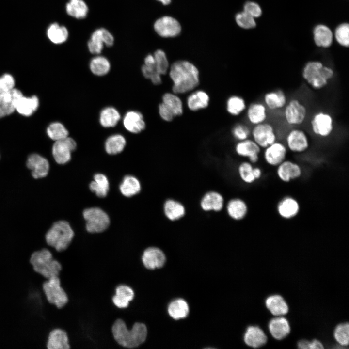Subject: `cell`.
Segmentation results:
<instances>
[{"label": "cell", "mask_w": 349, "mask_h": 349, "mask_svg": "<svg viewBox=\"0 0 349 349\" xmlns=\"http://www.w3.org/2000/svg\"><path fill=\"white\" fill-rule=\"evenodd\" d=\"M42 289L48 302L58 308H63L68 302V297L61 286L58 276L51 277L43 283Z\"/></svg>", "instance_id": "9c48e42d"}, {"label": "cell", "mask_w": 349, "mask_h": 349, "mask_svg": "<svg viewBox=\"0 0 349 349\" xmlns=\"http://www.w3.org/2000/svg\"><path fill=\"white\" fill-rule=\"evenodd\" d=\"M209 97L202 90L196 91L189 95L187 99V106L190 110L197 111L206 108L209 104Z\"/></svg>", "instance_id": "1f68e13d"}, {"label": "cell", "mask_w": 349, "mask_h": 349, "mask_svg": "<svg viewBox=\"0 0 349 349\" xmlns=\"http://www.w3.org/2000/svg\"><path fill=\"white\" fill-rule=\"evenodd\" d=\"M76 147L75 140L68 136L55 141L52 148V154L55 161L59 164H64L69 162L71 158V153Z\"/></svg>", "instance_id": "5bb4252c"}, {"label": "cell", "mask_w": 349, "mask_h": 349, "mask_svg": "<svg viewBox=\"0 0 349 349\" xmlns=\"http://www.w3.org/2000/svg\"><path fill=\"white\" fill-rule=\"evenodd\" d=\"M115 340L123 347L128 348L137 347L143 343L147 336V328L143 323H134L131 330L127 329L125 322L117 319L112 327Z\"/></svg>", "instance_id": "3957f363"}, {"label": "cell", "mask_w": 349, "mask_h": 349, "mask_svg": "<svg viewBox=\"0 0 349 349\" xmlns=\"http://www.w3.org/2000/svg\"><path fill=\"white\" fill-rule=\"evenodd\" d=\"M66 11L70 16L81 19L87 16L89 8L83 0H69L66 4Z\"/></svg>", "instance_id": "836d02e7"}, {"label": "cell", "mask_w": 349, "mask_h": 349, "mask_svg": "<svg viewBox=\"0 0 349 349\" xmlns=\"http://www.w3.org/2000/svg\"><path fill=\"white\" fill-rule=\"evenodd\" d=\"M126 144L125 137L119 134L109 136L105 143V149L106 152L110 155H115L121 152Z\"/></svg>", "instance_id": "b9f144b4"}, {"label": "cell", "mask_w": 349, "mask_h": 349, "mask_svg": "<svg viewBox=\"0 0 349 349\" xmlns=\"http://www.w3.org/2000/svg\"><path fill=\"white\" fill-rule=\"evenodd\" d=\"M141 188L138 179L132 175L126 176L119 187L121 193L127 197L138 194L141 190Z\"/></svg>", "instance_id": "ab89813d"}, {"label": "cell", "mask_w": 349, "mask_h": 349, "mask_svg": "<svg viewBox=\"0 0 349 349\" xmlns=\"http://www.w3.org/2000/svg\"><path fill=\"white\" fill-rule=\"evenodd\" d=\"M134 296L132 288L126 285H120L116 289V294L113 297L112 301L117 307L124 308L127 307Z\"/></svg>", "instance_id": "d6a6232c"}, {"label": "cell", "mask_w": 349, "mask_h": 349, "mask_svg": "<svg viewBox=\"0 0 349 349\" xmlns=\"http://www.w3.org/2000/svg\"><path fill=\"white\" fill-rule=\"evenodd\" d=\"M309 127L311 133L316 138L327 139L332 136L334 131V117L330 112L318 110L310 117Z\"/></svg>", "instance_id": "8992f818"}, {"label": "cell", "mask_w": 349, "mask_h": 349, "mask_svg": "<svg viewBox=\"0 0 349 349\" xmlns=\"http://www.w3.org/2000/svg\"><path fill=\"white\" fill-rule=\"evenodd\" d=\"M262 149L252 139L238 141L235 147L236 154L243 158L248 159V161L255 165L260 159Z\"/></svg>", "instance_id": "2e32d148"}, {"label": "cell", "mask_w": 349, "mask_h": 349, "mask_svg": "<svg viewBox=\"0 0 349 349\" xmlns=\"http://www.w3.org/2000/svg\"><path fill=\"white\" fill-rule=\"evenodd\" d=\"M159 111L160 117L163 120L167 122H170L173 120L174 117L171 112L165 107V106L161 103L159 106Z\"/></svg>", "instance_id": "9f6ffc18"}, {"label": "cell", "mask_w": 349, "mask_h": 349, "mask_svg": "<svg viewBox=\"0 0 349 349\" xmlns=\"http://www.w3.org/2000/svg\"><path fill=\"white\" fill-rule=\"evenodd\" d=\"M48 349H68L70 348L66 333L63 330L56 329L49 333L47 343Z\"/></svg>", "instance_id": "f546056e"}, {"label": "cell", "mask_w": 349, "mask_h": 349, "mask_svg": "<svg viewBox=\"0 0 349 349\" xmlns=\"http://www.w3.org/2000/svg\"><path fill=\"white\" fill-rule=\"evenodd\" d=\"M156 33L162 37H174L181 32V27L179 22L170 16H164L158 19L154 24Z\"/></svg>", "instance_id": "e0dca14e"}, {"label": "cell", "mask_w": 349, "mask_h": 349, "mask_svg": "<svg viewBox=\"0 0 349 349\" xmlns=\"http://www.w3.org/2000/svg\"><path fill=\"white\" fill-rule=\"evenodd\" d=\"M268 309L275 316H282L287 314L288 311V305L279 295H273L268 297L265 301Z\"/></svg>", "instance_id": "4dcf8cb0"}, {"label": "cell", "mask_w": 349, "mask_h": 349, "mask_svg": "<svg viewBox=\"0 0 349 349\" xmlns=\"http://www.w3.org/2000/svg\"><path fill=\"white\" fill-rule=\"evenodd\" d=\"M200 206L205 212H220L224 206V197L218 191L215 190L207 191L201 198Z\"/></svg>", "instance_id": "44dd1931"}, {"label": "cell", "mask_w": 349, "mask_h": 349, "mask_svg": "<svg viewBox=\"0 0 349 349\" xmlns=\"http://www.w3.org/2000/svg\"><path fill=\"white\" fill-rule=\"evenodd\" d=\"M26 166L31 171L32 177L36 179L47 176L49 171V163L43 156L36 153L29 155L26 161Z\"/></svg>", "instance_id": "d6986e66"}, {"label": "cell", "mask_w": 349, "mask_h": 349, "mask_svg": "<svg viewBox=\"0 0 349 349\" xmlns=\"http://www.w3.org/2000/svg\"><path fill=\"white\" fill-rule=\"evenodd\" d=\"M90 190L99 197H105L109 191V183L107 177L102 174H96L90 185Z\"/></svg>", "instance_id": "60d3db41"}, {"label": "cell", "mask_w": 349, "mask_h": 349, "mask_svg": "<svg viewBox=\"0 0 349 349\" xmlns=\"http://www.w3.org/2000/svg\"><path fill=\"white\" fill-rule=\"evenodd\" d=\"M244 11L254 18L259 17L262 13L260 7L257 3L248 1L244 5Z\"/></svg>", "instance_id": "11a10c76"}, {"label": "cell", "mask_w": 349, "mask_h": 349, "mask_svg": "<svg viewBox=\"0 0 349 349\" xmlns=\"http://www.w3.org/2000/svg\"><path fill=\"white\" fill-rule=\"evenodd\" d=\"M169 76L173 81L174 94H184L195 88L199 83V73L191 63L185 60L174 62L171 66Z\"/></svg>", "instance_id": "6da1fadb"}, {"label": "cell", "mask_w": 349, "mask_h": 349, "mask_svg": "<svg viewBox=\"0 0 349 349\" xmlns=\"http://www.w3.org/2000/svg\"><path fill=\"white\" fill-rule=\"evenodd\" d=\"M144 266L148 269L153 270L162 267L166 260L165 255L160 249L151 247L143 252L142 257Z\"/></svg>", "instance_id": "cb8c5ba5"}, {"label": "cell", "mask_w": 349, "mask_h": 349, "mask_svg": "<svg viewBox=\"0 0 349 349\" xmlns=\"http://www.w3.org/2000/svg\"><path fill=\"white\" fill-rule=\"evenodd\" d=\"M269 329L272 336L277 340L284 338L290 331L289 322L284 317L271 319L269 323Z\"/></svg>", "instance_id": "f1b7e54d"}, {"label": "cell", "mask_w": 349, "mask_h": 349, "mask_svg": "<svg viewBox=\"0 0 349 349\" xmlns=\"http://www.w3.org/2000/svg\"><path fill=\"white\" fill-rule=\"evenodd\" d=\"M276 174L281 181L287 183L301 177L303 170L298 162L286 159L276 167Z\"/></svg>", "instance_id": "9a60e30c"}, {"label": "cell", "mask_w": 349, "mask_h": 349, "mask_svg": "<svg viewBox=\"0 0 349 349\" xmlns=\"http://www.w3.org/2000/svg\"><path fill=\"white\" fill-rule=\"evenodd\" d=\"M22 95V93L15 88L0 93V119L15 111L18 100Z\"/></svg>", "instance_id": "7402d4cb"}, {"label": "cell", "mask_w": 349, "mask_h": 349, "mask_svg": "<svg viewBox=\"0 0 349 349\" xmlns=\"http://www.w3.org/2000/svg\"><path fill=\"white\" fill-rule=\"evenodd\" d=\"M162 103L171 112L174 117L180 116L183 112L181 99L174 93H166L162 96Z\"/></svg>", "instance_id": "74e56055"}, {"label": "cell", "mask_w": 349, "mask_h": 349, "mask_svg": "<svg viewBox=\"0 0 349 349\" xmlns=\"http://www.w3.org/2000/svg\"><path fill=\"white\" fill-rule=\"evenodd\" d=\"M254 166L248 161H243L238 166V176L243 183L252 184L257 181L254 173Z\"/></svg>", "instance_id": "f6af8a7d"}, {"label": "cell", "mask_w": 349, "mask_h": 349, "mask_svg": "<svg viewBox=\"0 0 349 349\" xmlns=\"http://www.w3.org/2000/svg\"><path fill=\"white\" fill-rule=\"evenodd\" d=\"M189 306L186 301L182 299H177L172 301L168 308V313L174 319L185 318L188 314Z\"/></svg>", "instance_id": "ee69618b"}, {"label": "cell", "mask_w": 349, "mask_h": 349, "mask_svg": "<svg viewBox=\"0 0 349 349\" xmlns=\"http://www.w3.org/2000/svg\"><path fill=\"white\" fill-rule=\"evenodd\" d=\"M303 80L311 89L322 90L326 88L334 79L335 73L331 66L319 61H310L301 70Z\"/></svg>", "instance_id": "7a4b0ae2"}, {"label": "cell", "mask_w": 349, "mask_h": 349, "mask_svg": "<svg viewBox=\"0 0 349 349\" xmlns=\"http://www.w3.org/2000/svg\"><path fill=\"white\" fill-rule=\"evenodd\" d=\"M288 152L284 142L277 140L263 149L262 155L267 165L276 168L287 159Z\"/></svg>", "instance_id": "7c38bea8"}, {"label": "cell", "mask_w": 349, "mask_h": 349, "mask_svg": "<svg viewBox=\"0 0 349 349\" xmlns=\"http://www.w3.org/2000/svg\"><path fill=\"white\" fill-rule=\"evenodd\" d=\"M14 85L15 80L11 75L5 74L0 77V93L11 91Z\"/></svg>", "instance_id": "db71d44e"}, {"label": "cell", "mask_w": 349, "mask_h": 349, "mask_svg": "<svg viewBox=\"0 0 349 349\" xmlns=\"http://www.w3.org/2000/svg\"><path fill=\"white\" fill-rule=\"evenodd\" d=\"M235 20L237 24L244 29H251L256 26L254 18L244 11L238 13Z\"/></svg>", "instance_id": "f5cc1de1"}, {"label": "cell", "mask_w": 349, "mask_h": 349, "mask_svg": "<svg viewBox=\"0 0 349 349\" xmlns=\"http://www.w3.org/2000/svg\"><path fill=\"white\" fill-rule=\"evenodd\" d=\"M83 215L86 221V228L90 233H99L105 230L110 224V219L107 213L98 207L85 209Z\"/></svg>", "instance_id": "30bf717a"}, {"label": "cell", "mask_w": 349, "mask_h": 349, "mask_svg": "<svg viewBox=\"0 0 349 349\" xmlns=\"http://www.w3.org/2000/svg\"><path fill=\"white\" fill-rule=\"evenodd\" d=\"M251 129L249 127L243 123L236 124L232 130L233 137L237 141H240L249 138L251 136Z\"/></svg>", "instance_id": "f907efd6"}, {"label": "cell", "mask_w": 349, "mask_h": 349, "mask_svg": "<svg viewBox=\"0 0 349 349\" xmlns=\"http://www.w3.org/2000/svg\"><path fill=\"white\" fill-rule=\"evenodd\" d=\"M156 0L160 2L162 4H163V5H165L169 4L171 2V0Z\"/></svg>", "instance_id": "91938a15"}, {"label": "cell", "mask_w": 349, "mask_h": 349, "mask_svg": "<svg viewBox=\"0 0 349 349\" xmlns=\"http://www.w3.org/2000/svg\"><path fill=\"white\" fill-rule=\"evenodd\" d=\"M157 72L160 75H165L168 69L169 63L165 53L162 50H157L153 54Z\"/></svg>", "instance_id": "681fc988"}, {"label": "cell", "mask_w": 349, "mask_h": 349, "mask_svg": "<svg viewBox=\"0 0 349 349\" xmlns=\"http://www.w3.org/2000/svg\"><path fill=\"white\" fill-rule=\"evenodd\" d=\"M245 343L253 348H258L264 345L267 341V337L263 331L258 326H251L248 327L244 334Z\"/></svg>", "instance_id": "83f0119b"}, {"label": "cell", "mask_w": 349, "mask_h": 349, "mask_svg": "<svg viewBox=\"0 0 349 349\" xmlns=\"http://www.w3.org/2000/svg\"><path fill=\"white\" fill-rule=\"evenodd\" d=\"M228 216L232 220L240 221L244 219L249 212L248 204L243 199L235 197L230 199L226 205Z\"/></svg>", "instance_id": "d4e9b609"}, {"label": "cell", "mask_w": 349, "mask_h": 349, "mask_svg": "<svg viewBox=\"0 0 349 349\" xmlns=\"http://www.w3.org/2000/svg\"><path fill=\"white\" fill-rule=\"evenodd\" d=\"M288 101L286 93L281 89L268 91L262 97V102L269 111H276L283 109Z\"/></svg>", "instance_id": "ffe728a7"}, {"label": "cell", "mask_w": 349, "mask_h": 349, "mask_svg": "<svg viewBox=\"0 0 349 349\" xmlns=\"http://www.w3.org/2000/svg\"><path fill=\"white\" fill-rule=\"evenodd\" d=\"M123 123L125 128L130 132L138 133L145 128L142 114L136 111H130L125 115Z\"/></svg>", "instance_id": "4316f807"}, {"label": "cell", "mask_w": 349, "mask_h": 349, "mask_svg": "<svg viewBox=\"0 0 349 349\" xmlns=\"http://www.w3.org/2000/svg\"><path fill=\"white\" fill-rule=\"evenodd\" d=\"M163 209L166 218L172 222L180 220L186 213L185 206L180 201L173 198L167 199L164 201Z\"/></svg>", "instance_id": "484cf974"}, {"label": "cell", "mask_w": 349, "mask_h": 349, "mask_svg": "<svg viewBox=\"0 0 349 349\" xmlns=\"http://www.w3.org/2000/svg\"><path fill=\"white\" fill-rule=\"evenodd\" d=\"M114 42V37L110 31L105 28H100L92 33L87 43V47L91 53L98 55L102 52L104 45L111 47Z\"/></svg>", "instance_id": "4fadbf2b"}, {"label": "cell", "mask_w": 349, "mask_h": 349, "mask_svg": "<svg viewBox=\"0 0 349 349\" xmlns=\"http://www.w3.org/2000/svg\"><path fill=\"white\" fill-rule=\"evenodd\" d=\"M252 139L263 149L278 140V135L273 125L269 122L253 126L251 131Z\"/></svg>", "instance_id": "8fae6325"}, {"label": "cell", "mask_w": 349, "mask_h": 349, "mask_svg": "<svg viewBox=\"0 0 349 349\" xmlns=\"http://www.w3.org/2000/svg\"><path fill=\"white\" fill-rule=\"evenodd\" d=\"M39 100L36 96L27 97L22 95L18 100L16 110L20 114L29 116L37 110Z\"/></svg>", "instance_id": "e575fe53"}, {"label": "cell", "mask_w": 349, "mask_h": 349, "mask_svg": "<svg viewBox=\"0 0 349 349\" xmlns=\"http://www.w3.org/2000/svg\"><path fill=\"white\" fill-rule=\"evenodd\" d=\"M334 336L338 343L343 346L349 345V325L348 322L338 325L334 331Z\"/></svg>", "instance_id": "c3c4849f"}, {"label": "cell", "mask_w": 349, "mask_h": 349, "mask_svg": "<svg viewBox=\"0 0 349 349\" xmlns=\"http://www.w3.org/2000/svg\"><path fill=\"white\" fill-rule=\"evenodd\" d=\"M89 67L93 74L98 76H102L109 72L111 64L107 58L98 55L91 60Z\"/></svg>", "instance_id": "7bdbcfd3"}, {"label": "cell", "mask_w": 349, "mask_h": 349, "mask_svg": "<svg viewBox=\"0 0 349 349\" xmlns=\"http://www.w3.org/2000/svg\"><path fill=\"white\" fill-rule=\"evenodd\" d=\"M284 143L288 151L296 154L305 153L311 146L309 135L300 127H291L286 132Z\"/></svg>", "instance_id": "ba28073f"}, {"label": "cell", "mask_w": 349, "mask_h": 349, "mask_svg": "<svg viewBox=\"0 0 349 349\" xmlns=\"http://www.w3.org/2000/svg\"><path fill=\"white\" fill-rule=\"evenodd\" d=\"M308 109L300 98L293 97L288 101L283 109V116L285 123L291 127H301L307 120Z\"/></svg>", "instance_id": "52a82bcc"}, {"label": "cell", "mask_w": 349, "mask_h": 349, "mask_svg": "<svg viewBox=\"0 0 349 349\" xmlns=\"http://www.w3.org/2000/svg\"><path fill=\"white\" fill-rule=\"evenodd\" d=\"M119 111L112 107L104 108L100 112L99 122L101 125L106 128L115 127L120 119Z\"/></svg>", "instance_id": "d590c367"}, {"label": "cell", "mask_w": 349, "mask_h": 349, "mask_svg": "<svg viewBox=\"0 0 349 349\" xmlns=\"http://www.w3.org/2000/svg\"><path fill=\"white\" fill-rule=\"evenodd\" d=\"M246 108L245 100L240 96L232 95L227 101L226 109L229 113L232 115H239Z\"/></svg>", "instance_id": "bcb514c9"}, {"label": "cell", "mask_w": 349, "mask_h": 349, "mask_svg": "<svg viewBox=\"0 0 349 349\" xmlns=\"http://www.w3.org/2000/svg\"><path fill=\"white\" fill-rule=\"evenodd\" d=\"M246 118L248 122L254 126L267 121L268 110L262 101H254L246 108Z\"/></svg>", "instance_id": "603a6c76"}, {"label": "cell", "mask_w": 349, "mask_h": 349, "mask_svg": "<svg viewBox=\"0 0 349 349\" xmlns=\"http://www.w3.org/2000/svg\"><path fill=\"white\" fill-rule=\"evenodd\" d=\"M335 38L341 45L348 47L349 45V26L348 23L340 25L335 31Z\"/></svg>", "instance_id": "816d5d0a"}, {"label": "cell", "mask_w": 349, "mask_h": 349, "mask_svg": "<svg viewBox=\"0 0 349 349\" xmlns=\"http://www.w3.org/2000/svg\"><path fill=\"white\" fill-rule=\"evenodd\" d=\"M310 342L311 341L306 340L300 341L298 343V347L301 349H310Z\"/></svg>", "instance_id": "680465c9"}, {"label": "cell", "mask_w": 349, "mask_h": 349, "mask_svg": "<svg viewBox=\"0 0 349 349\" xmlns=\"http://www.w3.org/2000/svg\"><path fill=\"white\" fill-rule=\"evenodd\" d=\"M276 208L278 215L281 218L290 220L298 215L301 206L296 198L290 195H286L278 202Z\"/></svg>", "instance_id": "ac0fdd59"}, {"label": "cell", "mask_w": 349, "mask_h": 349, "mask_svg": "<svg viewBox=\"0 0 349 349\" xmlns=\"http://www.w3.org/2000/svg\"><path fill=\"white\" fill-rule=\"evenodd\" d=\"M324 349L322 344L318 340L314 339L310 342V349Z\"/></svg>", "instance_id": "6f0895ef"}, {"label": "cell", "mask_w": 349, "mask_h": 349, "mask_svg": "<svg viewBox=\"0 0 349 349\" xmlns=\"http://www.w3.org/2000/svg\"><path fill=\"white\" fill-rule=\"evenodd\" d=\"M74 235L69 223L65 221L54 222L45 235L47 243L57 251L65 250L71 243Z\"/></svg>", "instance_id": "5b68a950"}, {"label": "cell", "mask_w": 349, "mask_h": 349, "mask_svg": "<svg viewBox=\"0 0 349 349\" xmlns=\"http://www.w3.org/2000/svg\"><path fill=\"white\" fill-rule=\"evenodd\" d=\"M47 134L52 140L56 141L63 139L68 136V131L63 124L59 122H53L47 128Z\"/></svg>", "instance_id": "7dc6e473"}, {"label": "cell", "mask_w": 349, "mask_h": 349, "mask_svg": "<svg viewBox=\"0 0 349 349\" xmlns=\"http://www.w3.org/2000/svg\"><path fill=\"white\" fill-rule=\"evenodd\" d=\"M47 35L52 43L60 44L67 40L69 33L67 29L65 26L54 23L51 24L48 29Z\"/></svg>", "instance_id": "8d00e7d4"}, {"label": "cell", "mask_w": 349, "mask_h": 349, "mask_svg": "<svg viewBox=\"0 0 349 349\" xmlns=\"http://www.w3.org/2000/svg\"><path fill=\"white\" fill-rule=\"evenodd\" d=\"M314 40L318 47L327 48L331 46L333 34L331 30L323 25L317 26L314 31Z\"/></svg>", "instance_id": "f35d334b"}, {"label": "cell", "mask_w": 349, "mask_h": 349, "mask_svg": "<svg viewBox=\"0 0 349 349\" xmlns=\"http://www.w3.org/2000/svg\"><path fill=\"white\" fill-rule=\"evenodd\" d=\"M30 262L36 272L47 279L58 276L62 268L60 263L54 259L50 251L46 248L33 252Z\"/></svg>", "instance_id": "277c9868"}]
</instances>
